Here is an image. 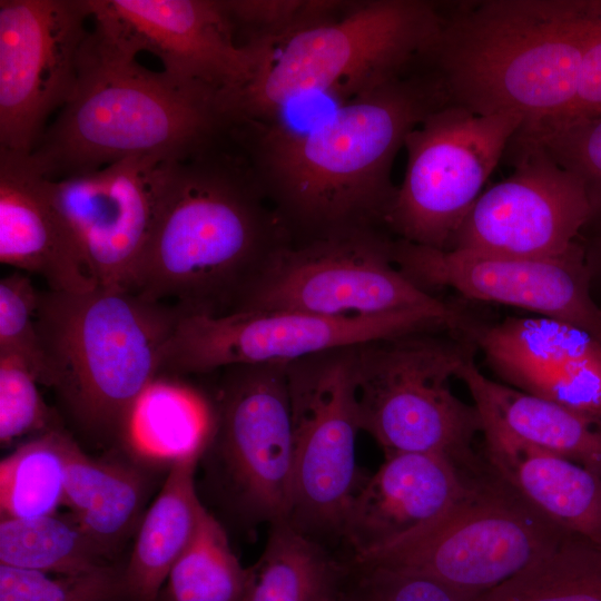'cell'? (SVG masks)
I'll return each instance as SVG.
<instances>
[{"instance_id":"obj_32","label":"cell","mask_w":601,"mask_h":601,"mask_svg":"<svg viewBox=\"0 0 601 601\" xmlns=\"http://www.w3.org/2000/svg\"><path fill=\"white\" fill-rule=\"evenodd\" d=\"M516 135L542 145L561 166L581 178L591 205L587 228H595V237L601 236V114L520 128Z\"/></svg>"},{"instance_id":"obj_1","label":"cell","mask_w":601,"mask_h":601,"mask_svg":"<svg viewBox=\"0 0 601 601\" xmlns=\"http://www.w3.org/2000/svg\"><path fill=\"white\" fill-rule=\"evenodd\" d=\"M449 104L441 79L424 65L339 104L305 131L240 124L234 136L294 242L385 229L397 194L392 168L398 150Z\"/></svg>"},{"instance_id":"obj_11","label":"cell","mask_w":601,"mask_h":601,"mask_svg":"<svg viewBox=\"0 0 601 601\" xmlns=\"http://www.w3.org/2000/svg\"><path fill=\"white\" fill-rule=\"evenodd\" d=\"M523 121L454 104L430 114L405 139V174L384 228L397 239L447 249Z\"/></svg>"},{"instance_id":"obj_37","label":"cell","mask_w":601,"mask_h":601,"mask_svg":"<svg viewBox=\"0 0 601 601\" xmlns=\"http://www.w3.org/2000/svg\"><path fill=\"white\" fill-rule=\"evenodd\" d=\"M349 601H483L486 594L469 593L433 578L381 566L351 564Z\"/></svg>"},{"instance_id":"obj_12","label":"cell","mask_w":601,"mask_h":601,"mask_svg":"<svg viewBox=\"0 0 601 601\" xmlns=\"http://www.w3.org/2000/svg\"><path fill=\"white\" fill-rule=\"evenodd\" d=\"M357 346L311 355L286 368L294 442L289 522L314 540L341 535L348 505L362 483L355 459L362 431Z\"/></svg>"},{"instance_id":"obj_13","label":"cell","mask_w":601,"mask_h":601,"mask_svg":"<svg viewBox=\"0 0 601 601\" xmlns=\"http://www.w3.org/2000/svg\"><path fill=\"white\" fill-rule=\"evenodd\" d=\"M287 364L235 365L220 373L213 449L238 509L272 525L289 522L294 442Z\"/></svg>"},{"instance_id":"obj_26","label":"cell","mask_w":601,"mask_h":601,"mask_svg":"<svg viewBox=\"0 0 601 601\" xmlns=\"http://www.w3.org/2000/svg\"><path fill=\"white\" fill-rule=\"evenodd\" d=\"M158 375L135 403L122 440L138 457L170 463L200 456L216 425L215 405L194 387Z\"/></svg>"},{"instance_id":"obj_2","label":"cell","mask_w":601,"mask_h":601,"mask_svg":"<svg viewBox=\"0 0 601 601\" xmlns=\"http://www.w3.org/2000/svg\"><path fill=\"white\" fill-rule=\"evenodd\" d=\"M155 216L138 270L140 297L184 314L233 313L255 276L293 240L231 135L152 170Z\"/></svg>"},{"instance_id":"obj_39","label":"cell","mask_w":601,"mask_h":601,"mask_svg":"<svg viewBox=\"0 0 601 601\" xmlns=\"http://www.w3.org/2000/svg\"><path fill=\"white\" fill-rule=\"evenodd\" d=\"M587 257L590 265L595 263L601 264V236L594 238V243L590 250H587Z\"/></svg>"},{"instance_id":"obj_31","label":"cell","mask_w":601,"mask_h":601,"mask_svg":"<svg viewBox=\"0 0 601 601\" xmlns=\"http://www.w3.org/2000/svg\"><path fill=\"white\" fill-rule=\"evenodd\" d=\"M60 427L18 446L0 463L1 518L33 519L63 504L65 464Z\"/></svg>"},{"instance_id":"obj_21","label":"cell","mask_w":601,"mask_h":601,"mask_svg":"<svg viewBox=\"0 0 601 601\" xmlns=\"http://www.w3.org/2000/svg\"><path fill=\"white\" fill-rule=\"evenodd\" d=\"M0 262L41 277L52 292L98 286L31 155L0 149Z\"/></svg>"},{"instance_id":"obj_15","label":"cell","mask_w":601,"mask_h":601,"mask_svg":"<svg viewBox=\"0 0 601 601\" xmlns=\"http://www.w3.org/2000/svg\"><path fill=\"white\" fill-rule=\"evenodd\" d=\"M88 0H0V149L30 155L78 79Z\"/></svg>"},{"instance_id":"obj_6","label":"cell","mask_w":601,"mask_h":601,"mask_svg":"<svg viewBox=\"0 0 601 601\" xmlns=\"http://www.w3.org/2000/svg\"><path fill=\"white\" fill-rule=\"evenodd\" d=\"M183 314L175 305L100 286L40 292L36 319L49 387L82 430L122 437Z\"/></svg>"},{"instance_id":"obj_5","label":"cell","mask_w":601,"mask_h":601,"mask_svg":"<svg viewBox=\"0 0 601 601\" xmlns=\"http://www.w3.org/2000/svg\"><path fill=\"white\" fill-rule=\"evenodd\" d=\"M442 6L426 0L351 1L326 22L272 47L249 80L224 97L234 124H269L290 100L324 93L341 104L427 63Z\"/></svg>"},{"instance_id":"obj_23","label":"cell","mask_w":601,"mask_h":601,"mask_svg":"<svg viewBox=\"0 0 601 601\" xmlns=\"http://www.w3.org/2000/svg\"><path fill=\"white\" fill-rule=\"evenodd\" d=\"M456 377L481 415L519 439L601 475V416L577 411L485 376L473 354Z\"/></svg>"},{"instance_id":"obj_7","label":"cell","mask_w":601,"mask_h":601,"mask_svg":"<svg viewBox=\"0 0 601 601\" xmlns=\"http://www.w3.org/2000/svg\"><path fill=\"white\" fill-rule=\"evenodd\" d=\"M426 332L364 343L356 351L362 431L387 453H424L472 466L482 432L474 404L450 388L473 343Z\"/></svg>"},{"instance_id":"obj_18","label":"cell","mask_w":601,"mask_h":601,"mask_svg":"<svg viewBox=\"0 0 601 601\" xmlns=\"http://www.w3.org/2000/svg\"><path fill=\"white\" fill-rule=\"evenodd\" d=\"M158 162L134 157L51 180L53 198L102 288L135 290L155 216L152 170Z\"/></svg>"},{"instance_id":"obj_27","label":"cell","mask_w":601,"mask_h":601,"mask_svg":"<svg viewBox=\"0 0 601 601\" xmlns=\"http://www.w3.org/2000/svg\"><path fill=\"white\" fill-rule=\"evenodd\" d=\"M351 570L290 522L273 524L244 601H328L345 588Z\"/></svg>"},{"instance_id":"obj_34","label":"cell","mask_w":601,"mask_h":601,"mask_svg":"<svg viewBox=\"0 0 601 601\" xmlns=\"http://www.w3.org/2000/svg\"><path fill=\"white\" fill-rule=\"evenodd\" d=\"M0 601H127L124 569L52 577L0 564Z\"/></svg>"},{"instance_id":"obj_16","label":"cell","mask_w":601,"mask_h":601,"mask_svg":"<svg viewBox=\"0 0 601 601\" xmlns=\"http://www.w3.org/2000/svg\"><path fill=\"white\" fill-rule=\"evenodd\" d=\"M392 253L400 270L430 293L451 288L470 299L573 324L601 339V308L590 294L592 268L582 244L560 257L521 258L436 249L394 237Z\"/></svg>"},{"instance_id":"obj_30","label":"cell","mask_w":601,"mask_h":601,"mask_svg":"<svg viewBox=\"0 0 601 601\" xmlns=\"http://www.w3.org/2000/svg\"><path fill=\"white\" fill-rule=\"evenodd\" d=\"M483 601H601V545L566 534L548 554Z\"/></svg>"},{"instance_id":"obj_38","label":"cell","mask_w":601,"mask_h":601,"mask_svg":"<svg viewBox=\"0 0 601 601\" xmlns=\"http://www.w3.org/2000/svg\"><path fill=\"white\" fill-rule=\"evenodd\" d=\"M599 114H601V20L585 52L577 95L572 105L560 118L542 125L591 117Z\"/></svg>"},{"instance_id":"obj_9","label":"cell","mask_w":601,"mask_h":601,"mask_svg":"<svg viewBox=\"0 0 601 601\" xmlns=\"http://www.w3.org/2000/svg\"><path fill=\"white\" fill-rule=\"evenodd\" d=\"M463 314L446 303L370 316L292 311L183 314L162 352L159 375L209 374L235 365L289 364L342 347L416 333L454 331Z\"/></svg>"},{"instance_id":"obj_14","label":"cell","mask_w":601,"mask_h":601,"mask_svg":"<svg viewBox=\"0 0 601 601\" xmlns=\"http://www.w3.org/2000/svg\"><path fill=\"white\" fill-rule=\"evenodd\" d=\"M504 156H510L513 171L480 195L447 249L552 258L581 245L591 218L581 178L542 145L516 134Z\"/></svg>"},{"instance_id":"obj_24","label":"cell","mask_w":601,"mask_h":601,"mask_svg":"<svg viewBox=\"0 0 601 601\" xmlns=\"http://www.w3.org/2000/svg\"><path fill=\"white\" fill-rule=\"evenodd\" d=\"M63 504L101 553L110 558L139 523L146 479L135 466L88 456L60 432Z\"/></svg>"},{"instance_id":"obj_20","label":"cell","mask_w":601,"mask_h":601,"mask_svg":"<svg viewBox=\"0 0 601 601\" xmlns=\"http://www.w3.org/2000/svg\"><path fill=\"white\" fill-rule=\"evenodd\" d=\"M472 477L451 460L424 453H387L362 481L346 511L341 536L357 558L393 544L446 514Z\"/></svg>"},{"instance_id":"obj_36","label":"cell","mask_w":601,"mask_h":601,"mask_svg":"<svg viewBox=\"0 0 601 601\" xmlns=\"http://www.w3.org/2000/svg\"><path fill=\"white\" fill-rule=\"evenodd\" d=\"M38 380L29 366L12 355H0V441H12L36 432L58 428L45 403Z\"/></svg>"},{"instance_id":"obj_3","label":"cell","mask_w":601,"mask_h":601,"mask_svg":"<svg viewBox=\"0 0 601 601\" xmlns=\"http://www.w3.org/2000/svg\"><path fill=\"white\" fill-rule=\"evenodd\" d=\"M427 63L450 104L518 114L521 127L560 118L577 95L601 0H476L442 6Z\"/></svg>"},{"instance_id":"obj_4","label":"cell","mask_w":601,"mask_h":601,"mask_svg":"<svg viewBox=\"0 0 601 601\" xmlns=\"http://www.w3.org/2000/svg\"><path fill=\"white\" fill-rule=\"evenodd\" d=\"M234 126L221 93L149 70L92 29L73 92L30 155L47 178L61 180L134 157L183 158Z\"/></svg>"},{"instance_id":"obj_17","label":"cell","mask_w":601,"mask_h":601,"mask_svg":"<svg viewBox=\"0 0 601 601\" xmlns=\"http://www.w3.org/2000/svg\"><path fill=\"white\" fill-rule=\"evenodd\" d=\"M93 30L127 53L148 51L164 71L225 97L252 77L266 45L236 40L224 0H88Z\"/></svg>"},{"instance_id":"obj_28","label":"cell","mask_w":601,"mask_h":601,"mask_svg":"<svg viewBox=\"0 0 601 601\" xmlns=\"http://www.w3.org/2000/svg\"><path fill=\"white\" fill-rule=\"evenodd\" d=\"M106 559L71 514L1 518L0 564L77 575L108 565Z\"/></svg>"},{"instance_id":"obj_19","label":"cell","mask_w":601,"mask_h":601,"mask_svg":"<svg viewBox=\"0 0 601 601\" xmlns=\"http://www.w3.org/2000/svg\"><path fill=\"white\" fill-rule=\"evenodd\" d=\"M466 329L506 385L601 416V339L593 334L543 316Z\"/></svg>"},{"instance_id":"obj_29","label":"cell","mask_w":601,"mask_h":601,"mask_svg":"<svg viewBox=\"0 0 601 601\" xmlns=\"http://www.w3.org/2000/svg\"><path fill=\"white\" fill-rule=\"evenodd\" d=\"M252 568L234 554L221 524L204 509L196 533L173 565L158 601H244Z\"/></svg>"},{"instance_id":"obj_22","label":"cell","mask_w":601,"mask_h":601,"mask_svg":"<svg viewBox=\"0 0 601 601\" xmlns=\"http://www.w3.org/2000/svg\"><path fill=\"white\" fill-rule=\"evenodd\" d=\"M481 418L492 472L562 531L601 545V475Z\"/></svg>"},{"instance_id":"obj_40","label":"cell","mask_w":601,"mask_h":601,"mask_svg":"<svg viewBox=\"0 0 601 601\" xmlns=\"http://www.w3.org/2000/svg\"><path fill=\"white\" fill-rule=\"evenodd\" d=\"M348 582V581H347ZM347 583L345 588L335 597L331 598L328 601H349L347 591H346Z\"/></svg>"},{"instance_id":"obj_33","label":"cell","mask_w":601,"mask_h":601,"mask_svg":"<svg viewBox=\"0 0 601 601\" xmlns=\"http://www.w3.org/2000/svg\"><path fill=\"white\" fill-rule=\"evenodd\" d=\"M242 45L268 42L274 47L306 28L343 13L351 1L337 0H224Z\"/></svg>"},{"instance_id":"obj_10","label":"cell","mask_w":601,"mask_h":601,"mask_svg":"<svg viewBox=\"0 0 601 601\" xmlns=\"http://www.w3.org/2000/svg\"><path fill=\"white\" fill-rule=\"evenodd\" d=\"M393 240L381 228L292 240L270 255L234 312L292 311L343 317L446 304L400 270L393 259Z\"/></svg>"},{"instance_id":"obj_8","label":"cell","mask_w":601,"mask_h":601,"mask_svg":"<svg viewBox=\"0 0 601 601\" xmlns=\"http://www.w3.org/2000/svg\"><path fill=\"white\" fill-rule=\"evenodd\" d=\"M566 534L492 472L472 479L466 494L435 522L353 558L352 564L414 572L485 594L548 554Z\"/></svg>"},{"instance_id":"obj_35","label":"cell","mask_w":601,"mask_h":601,"mask_svg":"<svg viewBox=\"0 0 601 601\" xmlns=\"http://www.w3.org/2000/svg\"><path fill=\"white\" fill-rule=\"evenodd\" d=\"M40 292L28 274L14 272L0 280V355L22 359L39 384L50 386V375L37 328Z\"/></svg>"},{"instance_id":"obj_25","label":"cell","mask_w":601,"mask_h":601,"mask_svg":"<svg viewBox=\"0 0 601 601\" xmlns=\"http://www.w3.org/2000/svg\"><path fill=\"white\" fill-rule=\"evenodd\" d=\"M199 459L187 456L170 465L159 494L140 519L124 569L127 601H158L173 565L194 538L205 509L194 481Z\"/></svg>"}]
</instances>
